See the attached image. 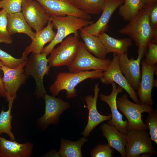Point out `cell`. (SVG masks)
I'll return each mask as SVG.
<instances>
[{
    "mask_svg": "<svg viewBox=\"0 0 157 157\" xmlns=\"http://www.w3.org/2000/svg\"><path fill=\"white\" fill-rule=\"evenodd\" d=\"M111 60L107 58L101 59L92 55L86 49L84 44L80 41L77 56L73 62L68 66L69 72L76 73L93 69L106 71Z\"/></svg>",
    "mask_w": 157,
    "mask_h": 157,
    "instance_id": "cell-9",
    "label": "cell"
},
{
    "mask_svg": "<svg viewBox=\"0 0 157 157\" xmlns=\"http://www.w3.org/2000/svg\"><path fill=\"white\" fill-rule=\"evenodd\" d=\"M146 10L149 23L153 33L151 43L157 44V1L152 2L143 7Z\"/></svg>",
    "mask_w": 157,
    "mask_h": 157,
    "instance_id": "cell-29",
    "label": "cell"
},
{
    "mask_svg": "<svg viewBox=\"0 0 157 157\" xmlns=\"http://www.w3.org/2000/svg\"><path fill=\"white\" fill-rule=\"evenodd\" d=\"M141 80L139 88L136 92L139 97L140 103L151 106L154 104L151 93L153 87H157V79H154V74L157 76L156 64L152 66L148 65L144 60L141 62Z\"/></svg>",
    "mask_w": 157,
    "mask_h": 157,
    "instance_id": "cell-12",
    "label": "cell"
},
{
    "mask_svg": "<svg viewBox=\"0 0 157 157\" xmlns=\"http://www.w3.org/2000/svg\"><path fill=\"white\" fill-rule=\"evenodd\" d=\"M100 79L104 84L109 85L114 83L118 84L126 91L135 103H140L136 91L131 86L120 70L118 54L113 53L110 65Z\"/></svg>",
    "mask_w": 157,
    "mask_h": 157,
    "instance_id": "cell-10",
    "label": "cell"
},
{
    "mask_svg": "<svg viewBox=\"0 0 157 157\" xmlns=\"http://www.w3.org/2000/svg\"><path fill=\"white\" fill-rule=\"evenodd\" d=\"M119 32L129 36L138 48L147 47L154 34L146 10L143 8Z\"/></svg>",
    "mask_w": 157,
    "mask_h": 157,
    "instance_id": "cell-3",
    "label": "cell"
},
{
    "mask_svg": "<svg viewBox=\"0 0 157 157\" xmlns=\"http://www.w3.org/2000/svg\"><path fill=\"white\" fill-rule=\"evenodd\" d=\"M148 50L145 55V63L148 65L152 66L157 63V44L149 42L147 45Z\"/></svg>",
    "mask_w": 157,
    "mask_h": 157,
    "instance_id": "cell-35",
    "label": "cell"
},
{
    "mask_svg": "<svg viewBox=\"0 0 157 157\" xmlns=\"http://www.w3.org/2000/svg\"><path fill=\"white\" fill-rule=\"evenodd\" d=\"M100 128L108 145L118 151L122 157H126V134L120 132L114 126L107 123L103 124Z\"/></svg>",
    "mask_w": 157,
    "mask_h": 157,
    "instance_id": "cell-21",
    "label": "cell"
},
{
    "mask_svg": "<svg viewBox=\"0 0 157 157\" xmlns=\"http://www.w3.org/2000/svg\"><path fill=\"white\" fill-rule=\"evenodd\" d=\"M103 73L101 70L76 73L60 72L58 74L54 82L50 86L49 90L52 96L55 97L61 91L65 90L67 98H73L77 96L75 87L78 84L89 78H100Z\"/></svg>",
    "mask_w": 157,
    "mask_h": 157,
    "instance_id": "cell-1",
    "label": "cell"
},
{
    "mask_svg": "<svg viewBox=\"0 0 157 157\" xmlns=\"http://www.w3.org/2000/svg\"><path fill=\"white\" fill-rule=\"evenodd\" d=\"M124 2V0H105L102 14L99 19L95 23L84 27L79 30L96 36L105 32L113 14Z\"/></svg>",
    "mask_w": 157,
    "mask_h": 157,
    "instance_id": "cell-16",
    "label": "cell"
},
{
    "mask_svg": "<svg viewBox=\"0 0 157 157\" xmlns=\"http://www.w3.org/2000/svg\"><path fill=\"white\" fill-rule=\"evenodd\" d=\"M49 20L53 23V27L57 30V32L53 40L43 49L41 52L45 53L47 56L51 53L57 44L62 42L69 35L73 33L74 35L78 37V30L94 23L71 15L50 16Z\"/></svg>",
    "mask_w": 157,
    "mask_h": 157,
    "instance_id": "cell-2",
    "label": "cell"
},
{
    "mask_svg": "<svg viewBox=\"0 0 157 157\" xmlns=\"http://www.w3.org/2000/svg\"><path fill=\"white\" fill-rule=\"evenodd\" d=\"M39 2L50 16L71 15L90 20L91 17L79 9L70 0H35Z\"/></svg>",
    "mask_w": 157,
    "mask_h": 157,
    "instance_id": "cell-11",
    "label": "cell"
},
{
    "mask_svg": "<svg viewBox=\"0 0 157 157\" xmlns=\"http://www.w3.org/2000/svg\"><path fill=\"white\" fill-rule=\"evenodd\" d=\"M105 0H72L80 10L88 14H98L102 11Z\"/></svg>",
    "mask_w": 157,
    "mask_h": 157,
    "instance_id": "cell-28",
    "label": "cell"
},
{
    "mask_svg": "<svg viewBox=\"0 0 157 157\" xmlns=\"http://www.w3.org/2000/svg\"><path fill=\"white\" fill-rule=\"evenodd\" d=\"M119 7L118 13L124 20L130 22L143 7L142 0H124Z\"/></svg>",
    "mask_w": 157,
    "mask_h": 157,
    "instance_id": "cell-26",
    "label": "cell"
},
{
    "mask_svg": "<svg viewBox=\"0 0 157 157\" xmlns=\"http://www.w3.org/2000/svg\"><path fill=\"white\" fill-rule=\"evenodd\" d=\"M111 84L112 90L110 94L108 95L101 94L99 96L101 101L108 105L111 111V118L107 124L114 126L120 132L126 134L128 121L123 119V115L119 112L117 104V95L122 92L123 89L115 83Z\"/></svg>",
    "mask_w": 157,
    "mask_h": 157,
    "instance_id": "cell-18",
    "label": "cell"
},
{
    "mask_svg": "<svg viewBox=\"0 0 157 157\" xmlns=\"http://www.w3.org/2000/svg\"><path fill=\"white\" fill-rule=\"evenodd\" d=\"M45 110L43 115L39 120L42 127L46 128L51 124H56L59 121L60 115L70 107V103L62 99L51 96L46 93L44 97Z\"/></svg>",
    "mask_w": 157,
    "mask_h": 157,
    "instance_id": "cell-15",
    "label": "cell"
},
{
    "mask_svg": "<svg viewBox=\"0 0 157 157\" xmlns=\"http://www.w3.org/2000/svg\"><path fill=\"white\" fill-rule=\"evenodd\" d=\"M53 23L49 20L45 27L36 33L35 38L31 44L25 48L22 55L27 56L31 52L35 54L41 53L44 45L50 43L55 36L56 33L53 31Z\"/></svg>",
    "mask_w": 157,
    "mask_h": 157,
    "instance_id": "cell-20",
    "label": "cell"
},
{
    "mask_svg": "<svg viewBox=\"0 0 157 157\" xmlns=\"http://www.w3.org/2000/svg\"><path fill=\"white\" fill-rule=\"evenodd\" d=\"M7 14L3 10H0V43L10 44L13 40L7 30Z\"/></svg>",
    "mask_w": 157,
    "mask_h": 157,
    "instance_id": "cell-30",
    "label": "cell"
},
{
    "mask_svg": "<svg viewBox=\"0 0 157 157\" xmlns=\"http://www.w3.org/2000/svg\"><path fill=\"white\" fill-rule=\"evenodd\" d=\"M99 83L94 85V94L87 96L84 98V100L86 102L87 108L89 111L88 122L84 130L82 133V135L85 138L88 137L91 131L101 123L106 120H110L112 117L111 114L108 115H103L98 112L97 104L100 91Z\"/></svg>",
    "mask_w": 157,
    "mask_h": 157,
    "instance_id": "cell-17",
    "label": "cell"
},
{
    "mask_svg": "<svg viewBox=\"0 0 157 157\" xmlns=\"http://www.w3.org/2000/svg\"><path fill=\"white\" fill-rule=\"evenodd\" d=\"M7 30L10 35L17 33L25 34L32 40L35 37L34 32L21 12L7 14Z\"/></svg>",
    "mask_w": 157,
    "mask_h": 157,
    "instance_id": "cell-22",
    "label": "cell"
},
{
    "mask_svg": "<svg viewBox=\"0 0 157 157\" xmlns=\"http://www.w3.org/2000/svg\"><path fill=\"white\" fill-rule=\"evenodd\" d=\"M24 0H2L0 1V8H2L7 14L21 12Z\"/></svg>",
    "mask_w": 157,
    "mask_h": 157,
    "instance_id": "cell-33",
    "label": "cell"
},
{
    "mask_svg": "<svg viewBox=\"0 0 157 157\" xmlns=\"http://www.w3.org/2000/svg\"><path fill=\"white\" fill-rule=\"evenodd\" d=\"M26 61L14 69L3 65L1 66V70L3 74L1 79L4 85L6 99L8 97L16 99L17 91L28 78V76L25 74L23 69Z\"/></svg>",
    "mask_w": 157,
    "mask_h": 157,
    "instance_id": "cell-14",
    "label": "cell"
},
{
    "mask_svg": "<svg viewBox=\"0 0 157 157\" xmlns=\"http://www.w3.org/2000/svg\"><path fill=\"white\" fill-rule=\"evenodd\" d=\"M74 35L66 38L60 45L54 48L48 58L49 65L52 67L70 65L75 59L79 50L80 41Z\"/></svg>",
    "mask_w": 157,
    "mask_h": 157,
    "instance_id": "cell-6",
    "label": "cell"
},
{
    "mask_svg": "<svg viewBox=\"0 0 157 157\" xmlns=\"http://www.w3.org/2000/svg\"><path fill=\"white\" fill-rule=\"evenodd\" d=\"M27 59V56L23 55L20 58H16L0 49V60L3 65L10 68H16L26 61Z\"/></svg>",
    "mask_w": 157,
    "mask_h": 157,
    "instance_id": "cell-31",
    "label": "cell"
},
{
    "mask_svg": "<svg viewBox=\"0 0 157 157\" xmlns=\"http://www.w3.org/2000/svg\"><path fill=\"white\" fill-rule=\"evenodd\" d=\"M147 47L138 48V56L136 59H129L128 51L119 54V64L120 70L132 88L135 90L139 88L141 80L140 63L147 50Z\"/></svg>",
    "mask_w": 157,
    "mask_h": 157,
    "instance_id": "cell-8",
    "label": "cell"
},
{
    "mask_svg": "<svg viewBox=\"0 0 157 157\" xmlns=\"http://www.w3.org/2000/svg\"><path fill=\"white\" fill-rule=\"evenodd\" d=\"M33 144L29 142L21 144L9 140L0 135V157H29L32 154Z\"/></svg>",
    "mask_w": 157,
    "mask_h": 157,
    "instance_id": "cell-19",
    "label": "cell"
},
{
    "mask_svg": "<svg viewBox=\"0 0 157 157\" xmlns=\"http://www.w3.org/2000/svg\"><path fill=\"white\" fill-rule=\"evenodd\" d=\"M113 150L107 144L96 145L90 152L92 157H112Z\"/></svg>",
    "mask_w": 157,
    "mask_h": 157,
    "instance_id": "cell-34",
    "label": "cell"
},
{
    "mask_svg": "<svg viewBox=\"0 0 157 157\" xmlns=\"http://www.w3.org/2000/svg\"><path fill=\"white\" fill-rule=\"evenodd\" d=\"M157 0H142L143 6Z\"/></svg>",
    "mask_w": 157,
    "mask_h": 157,
    "instance_id": "cell-37",
    "label": "cell"
},
{
    "mask_svg": "<svg viewBox=\"0 0 157 157\" xmlns=\"http://www.w3.org/2000/svg\"><path fill=\"white\" fill-rule=\"evenodd\" d=\"M21 12L27 23L36 33L44 28L50 17L40 4L35 0H24Z\"/></svg>",
    "mask_w": 157,
    "mask_h": 157,
    "instance_id": "cell-13",
    "label": "cell"
},
{
    "mask_svg": "<svg viewBox=\"0 0 157 157\" xmlns=\"http://www.w3.org/2000/svg\"><path fill=\"white\" fill-rule=\"evenodd\" d=\"M97 36L104 44L107 53L112 52L119 55L124 53L128 51L129 48L132 45V40L129 37L117 39L105 32Z\"/></svg>",
    "mask_w": 157,
    "mask_h": 157,
    "instance_id": "cell-23",
    "label": "cell"
},
{
    "mask_svg": "<svg viewBox=\"0 0 157 157\" xmlns=\"http://www.w3.org/2000/svg\"></svg>",
    "mask_w": 157,
    "mask_h": 157,
    "instance_id": "cell-39",
    "label": "cell"
},
{
    "mask_svg": "<svg viewBox=\"0 0 157 157\" xmlns=\"http://www.w3.org/2000/svg\"><path fill=\"white\" fill-rule=\"evenodd\" d=\"M145 124L149 130L151 140L157 144V110H154L148 113Z\"/></svg>",
    "mask_w": 157,
    "mask_h": 157,
    "instance_id": "cell-32",
    "label": "cell"
},
{
    "mask_svg": "<svg viewBox=\"0 0 157 157\" xmlns=\"http://www.w3.org/2000/svg\"><path fill=\"white\" fill-rule=\"evenodd\" d=\"M3 65L2 62L0 60V70L1 66ZM0 96L6 98L3 83L2 81L0 75Z\"/></svg>",
    "mask_w": 157,
    "mask_h": 157,
    "instance_id": "cell-36",
    "label": "cell"
},
{
    "mask_svg": "<svg viewBox=\"0 0 157 157\" xmlns=\"http://www.w3.org/2000/svg\"><path fill=\"white\" fill-rule=\"evenodd\" d=\"M70 0L71 1L72 0Z\"/></svg>",
    "mask_w": 157,
    "mask_h": 157,
    "instance_id": "cell-38",
    "label": "cell"
},
{
    "mask_svg": "<svg viewBox=\"0 0 157 157\" xmlns=\"http://www.w3.org/2000/svg\"><path fill=\"white\" fill-rule=\"evenodd\" d=\"M80 36L84 41L86 49L96 57L105 59L108 53L104 44L97 36L92 35L80 31Z\"/></svg>",
    "mask_w": 157,
    "mask_h": 157,
    "instance_id": "cell-24",
    "label": "cell"
},
{
    "mask_svg": "<svg viewBox=\"0 0 157 157\" xmlns=\"http://www.w3.org/2000/svg\"><path fill=\"white\" fill-rule=\"evenodd\" d=\"M146 131L133 130L127 132L125 150L126 157H138L143 154L156 155L151 140Z\"/></svg>",
    "mask_w": 157,
    "mask_h": 157,
    "instance_id": "cell-7",
    "label": "cell"
},
{
    "mask_svg": "<svg viewBox=\"0 0 157 157\" xmlns=\"http://www.w3.org/2000/svg\"><path fill=\"white\" fill-rule=\"evenodd\" d=\"M117 104L118 110L127 119V132L135 129L144 131L148 129L142 119V113L151 112L154 110L152 106L133 103L128 99L126 93L117 98Z\"/></svg>",
    "mask_w": 157,
    "mask_h": 157,
    "instance_id": "cell-4",
    "label": "cell"
},
{
    "mask_svg": "<svg viewBox=\"0 0 157 157\" xmlns=\"http://www.w3.org/2000/svg\"><path fill=\"white\" fill-rule=\"evenodd\" d=\"M88 139L83 137L77 141L62 139L58 154L62 157H81V147Z\"/></svg>",
    "mask_w": 157,
    "mask_h": 157,
    "instance_id": "cell-25",
    "label": "cell"
},
{
    "mask_svg": "<svg viewBox=\"0 0 157 157\" xmlns=\"http://www.w3.org/2000/svg\"><path fill=\"white\" fill-rule=\"evenodd\" d=\"M47 55L44 53H32L25 65L24 73L27 76H31L34 79L36 88L35 94L38 99L44 97L47 93L43 83L44 76L48 74L50 66L48 65Z\"/></svg>",
    "mask_w": 157,
    "mask_h": 157,
    "instance_id": "cell-5",
    "label": "cell"
},
{
    "mask_svg": "<svg viewBox=\"0 0 157 157\" xmlns=\"http://www.w3.org/2000/svg\"><path fill=\"white\" fill-rule=\"evenodd\" d=\"M8 102V108L6 111L2 109L0 113V135L2 133L6 134L11 140H15V136L11 131V120L12 116L11 111L14 100L13 97H7Z\"/></svg>",
    "mask_w": 157,
    "mask_h": 157,
    "instance_id": "cell-27",
    "label": "cell"
}]
</instances>
